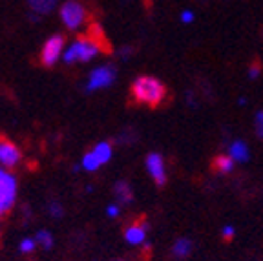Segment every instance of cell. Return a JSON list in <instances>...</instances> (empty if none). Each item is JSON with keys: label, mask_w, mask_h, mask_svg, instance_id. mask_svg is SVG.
Segmentation results:
<instances>
[{"label": "cell", "mask_w": 263, "mask_h": 261, "mask_svg": "<svg viewBox=\"0 0 263 261\" xmlns=\"http://www.w3.org/2000/svg\"><path fill=\"white\" fill-rule=\"evenodd\" d=\"M130 94L132 99L139 102V104L157 108L166 99L168 91H166L164 82H161L159 79L150 77V75H141V77H137L136 81L132 82Z\"/></svg>", "instance_id": "6da1fadb"}, {"label": "cell", "mask_w": 263, "mask_h": 261, "mask_svg": "<svg viewBox=\"0 0 263 261\" xmlns=\"http://www.w3.org/2000/svg\"><path fill=\"white\" fill-rule=\"evenodd\" d=\"M97 53H101V48H99L97 42H95L90 35H82V37H79L77 41L71 44V48L66 51L64 61L66 62H75V61L86 62V61H91Z\"/></svg>", "instance_id": "7a4b0ae2"}, {"label": "cell", "mask_w": 263, "mask_h": 261, "mask_svg": "<svg viewBox=\"0 0 263 261\" xmlns=\"http://www.w3.org/2000/svg\"><path fill=\"white\" fill-rule=\"evenodd\" d=\"M16 201V179L13 174L0 168V217L6 216Z\"/></svg>", "instance_id": "3957f363"}, {"label": "cell", "mask_w": 263, "mask_h": 261, "mask_svg": "<svg viewBox=\"0 0 263 261\" xmlns=\"http://www.w3.org/2000/svg\"><path fill=\"white\" fill-rule=\"evenodd\" d=\"M61 18L70 29H77L88 21V11L84 9V6L75 0H68L61 8Z\"/></svg>", "instance_id": "277c9868"}, {"label": "cell", "mask_w": 263, "mask_h": 261, "mask_svg": "<svg viewBox=\"0 0 263 261\" xmlns=\"http://www.w3.org/2000/svg\"><path fill=\"white\" fill-rule=\"evenodd\" d=\"M62 48H64V37L62 35H55V37L48 39L41 51V62L44 66H53L57 62V59L61 57Z\"/></svg>", "instance_id": "5b68a950"}, {"label": "cell", "mask_w": 263, "mask_h": 261, "mask_svg": "<svg viewBox=\"0 0 263 261\" xmlns=\"http://www.w3.org/2000/svg\"><path fill=\"white\" fill-rule=\"evenodd\" d=\"M21 161V150L13 141L0 135V164L6 168H13Z\"/></svg>", "instance_id": "8992f818"}, {"label": "cell", "mask_w": 263, "mask_h": 261, "mask_svg": "<svg viewBox=\"0 0 263 261\" xmlns=\"http://www.w3.org/2000/svg\"><path fill=\"white\" fill-rule=\"evenodd\" d=\"M146 170L152 176L154 183L157 187H164L168 177H166V168H164V161L161 154H150L146 157Z\"/></svg>", "instance_id": "52a82bcc"}, {"label": "cell", "mask_w": 263, "mask_h": 261, "mask_svg": "<svg viewBox=\"0 0 263 261\" xmlns=\"http://www.w3.org/2000/svg\"><path fill=\"white\" fill-rule=\"evenodd\" d=\"M115 79V69L111 66H101L93 69L88 82V90H99V88H108Z\"/></svg>", "instance_id": "ba28073f"}, {"label": "cell", "mask_w": 263, "mask_h": 261, "mask_svg": "<svg viewBox=\"0 0 263 261\" xmlns=\"http://www.w3.org/2000/svg\"><path fill=\"white\" fill-rule=\"evenodd\" d=\"M148 232V223L146 221H137V223L130 225L126 230H124V239L130 243V245H141L146 239Z\"/></svg>", "instance_id": "9c48e42d"}, {"label": "cell", "mask_w": 263, "mask_h": 261, "mask_svg": "<svg viewBox=\"0 0 263 261\" xmlns=\"http://www.w3.org/2000/svg\"><path fill=\"white\" fill-rule=\"evenodd\" d=\"M114 192H115V197H117V201H119L121 204L132 203L134 194H132V187L126 183V181H117L115 187H114Z\"/></svg>", "instance_id": "30bf717a"}, {"label": "cell", "mask_w": 263, "mask_h": 261, "mask_svg": "<svg viewBox=\"0 0 263 261\" xmlns=\"http://www.w3.org/2000/svg\"><path fill=\"white\" fill-rule=\"evenodd\" d=\"M229 155L238 163H245L249 159V148H247V144L243 141H234L229 148Z\"/></svg>", "instance_id": "8fae6325"}, {"label": "cell", "mask_w": 263, "mask_h": 261, "mask_svg": "<svg viewBox=\"0 0 263 261\" xmlns=\"http://www.w3.org/2000/svg\"><path fill=\"white\" fill-rule=\"evenodd\" d=\"M234 163L236 161L230 155H218V157H214L212 168L219 174H229V172L234 170Z\"/></svg>", "instance_id": "7c38bea8"}, {"label": "cell", "mask_w": 263, "mask_h": 261, "mask_svg": "<svg viewBox=\"0 0 263 261\" xmlns=\"http://www.w3.org/2000/svg\"><path fill=\"white\" fill-rule=\"evenodd\" d=\"M190 252H192V241H190V239H185V237H181V239H177L176 243H174L172 254L176 257H179V259L186 257Z\"/></svg>", "instance_id": "4fadbf2b"}, {"label": "cell", "mask_w": 263, "mask_h": 261, "mask_svg": "<svg viewBox=\"0 0 263 261\" xmlns=\"http://www.w3.org/2000/svg\"><path fill=\"white\" fill-rule=\"evenodd\" d=\"M29 8L33 9L35 13H49L51 9L55 8L57 4V0H28Z\"/></svg>", "instance_id": "5bb4252c"}, {"label": "cell", "mask_w": 263, "mask_h": 261, "mask_svg": "<svg viewBox=\"0 0 263 261\" xmlns=\"http://www.w3.org/2000/svg\"><path fill=\"white\" fill-rule=\"evenodd\" d=\"M93 154L97 155V159L101 161V164H106L111 159V146L108 143H99L93 148Z\"/></svg>", "instance_id": "9a60e30c"}, {"label": "cell", "mask_w": 263, "mask_h": 261, "mask_svg": "<svg viewBox=\"0 0 263 261\" xmlns=\"http://www.w3.org/2000/svg\"><path fill=\"white\" fill-rule=\"evenodd\" d=\"M37 243H39V247H42V249H46V250H49L51 247H53V236L48 232V230H41V232H37Z\"/></svg>", "instance_id": "2e32d148"}, {"label": "cell", "mask_w": 263, "mask_h": 261, "mask_svg": "<svg viewBox=\"0 0 263 261\" xmlns=\"http://www.w3.org/2000/svg\"><path fill=\"white\" fill-rule=\"evenodd\" d=\"M82 166L86 168V170H97V168L101 166V161L97 159V155H95L93 152H90V154L84 155V159H82Z\"/></svg>", "instance_id": "e0dca14e"}, {"label": "cell", "mask_w": 263, "mask_h": 261, "mask_svg": "<svg viewBox=\"0 0 263 261\" xmlns=\"http://www.w3.org/2000/svg\"><path fill=\"white\" fill-rule=\"evenodd\" d=\"M39 243L37 239H31V237H26V239L21 241V245H18V250H21L22 254H31L33 250L37 249Z\"/></svg>", "instance_id": "ac0fdd59"}, {"label": "cell", "mask_w": 263, "mask_h": 261, "mask_svg": "<svg viewBox=\"0 0 263 261\" xmlns=\"http://www.w3.org/2000/svg\"><path fill=\"white\" fill-rule=\"evenodd\" d=\"M259 73H261V64H259V62H256V64H252L251 68H249V77L251 79H258Z\"/></svg>", "instance_id": "d6986e66"}, {"label": "cell", "mask_w": 263, "mask_h": 261, "mask_svg": "<svg viewBox=\"0 0 263 261\" xmlns=\"http://www.w3.org/2000/svg\"><path fill=\"white\" fill-rule=\"evenodd\" d=\"M49 212H51V216L53 217H61L62 216V208L59 203H51V207H49Z\"/></svg>", "instance_id": "ffe728a7"}, {"label": "cell", "mask_w": 263, "mask_h": 261, "mask_svg": "<svg viewBox=\"0 0 263 261\" xmlns=\"http://www.w3.org/2000/svg\"><path fill=\"white\" fill-rule=\"evenodd\" d=\"M223 237H225L227 241H230L232 239V237H234V227H225V229H223Z\"/></svg>", "instance_id": "44dd1931"}, {"label": "cell", "mask_w": 263, "mask_h": 261, "mask_svg": "<svg viewBox=\"0 0 263 261\" xmlns=\"http://www.w3.org/2000/svg\"><path fill=\"white\" fill-rule=\"evenodd\" d=\"M106 214L110 217H117L119 216V207H117V204H110V207L106 208Z\"/></svg>", "instance_id": "7402d4cb"}, {"label": "cell", "mask_w": 263, "mask_h": 261, "mask_svg": "<svg viewBox=\"0 0 263 261\" xmlns=\"http://www.w3.org/2000/svg\"><path fill=\"white\" fill-rule=\"evenodd\" d=\"M181 21H183V22H192L194 21V13L192 11H183V13H181Z\"/></svg>", "instance_id": "603a6c76"}]
</instances>
